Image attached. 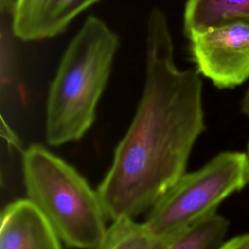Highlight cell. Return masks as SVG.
Instances as JSON below:
<instances>
[{
  "label": "cell",
  "mask_w": 249,
  "mask_h": 249,
  "mask_svg": "<svg viewBox=\"0 0 249 249\" xmlns=\"http://www.w3.org/2000/svg\"><path fill=\"white\" fill-rule=\"evenodd\" d=\"M60 238L27 198L7 204L1 213L0 249H62Z\"/></svg>",
  "instance_id": "cell-7"
},
{
  "label": "cell",
  "mask_w": 249,
  "mask_h": 249,
  "mask_svg": "<svg viewBox=\"0 0 249 249\" xmlns=\"http://www.w3.org/2000/svg\"><path fill=\"white\" fill-rule=\"evenodd\" d=\"M249 15V0H188L184 31L190 35Z\"/></svg>",
  "instance_id": "cell-8"
},
{
  "label": "cell",
  "mask_w": 249,
  "mask_h": 249,
  "mask_svg": "<svg viewBox=\"0 0 249 249\" xmlns=\"http://www.w3.org/2000/svg\"><path fill=\"white\" fill-rule=\"evenodd\" d=\"M17 0H0L1 16L12 18Z\"/></svg>",
  "instance_id": "cell-13"
},
{
  "label": "cell",
  "mask_w": 249,
  "mask_h": 249,
  "mask_svg": "<svg viewBox=\"0 0 249 249\" xmlns=\"http://www.w3.org/2000/svg\"><path fill=\"white\" fill-rule=\"evenodd\" d=\"M247 184L245 152H221L200 168L185 172L147 211L144 223L156 234L175 235L215 213Z\"/></svg>",
  "instance_id": "cell-4"
},
{
  "label": "cell",
  "mask_w": 249,
  "mask_h": 249,
  "mask_svg": "<svg viewBox=\"0 0 249 249\" xmlns=\"http://www.w3.org/2000/svg\"><path fill=\"white\" fill-rule=\"evenodd\" d=\"M197 72L218 89H233L249 78V15L189 36Z\"/></svg>",
  "instance_id": "cell-5"
},
{
  "label": "cell",
  "mask_w": 249,
  "mask_h": 249,
  "mask_svg": "<svg viewBox=\"0 0 249 249\" xmlns=\"http://www.w3.org/2000/svg\"><path fill=\"white\" fill-rule=\"evenodd\" d=\"M27 198L41 211L67 247L94 249L107 218L97 191L64 160L40 144L22 153Z\"/></svg>",
  "instance_id": "cell-3"
},
{
  "label": "cell",
  "mask_w": 249,
  "mask_h": 249,
  "mask_svg": "<svg viewBox=\"0 0 249 249\" xmlns=\"http://www.w3.org/2000/svg\"><path fill=\"white\" fill-rule=\"evenodd\" d=\"M229 226L230 222L215 212L177 233L165 249H217Z\"/></svg>",
  "instance_id": "cell-10"
},
{
  "label": "cell",
  "mask_w": 249,
  "mask_h": 249,
  "mask_svg": "<svg viewBox=\"0 0 249 249\" xmlns=\"http://www.w3.org/2000/svg\"><path fill=\"white\" fill-rule=\"evenodd\" d=\"M204 130L199 73L176 66L166 17L154 8L147 24L142 96L96 190L107 218L134 219L147 212L185 173Z\"/></svg>",
  "instance_id": "cell-1"
},
{
  "label": "cell",
  "mask_w": 249,
  "mask_h": 249,
  "mask_svg": "<svg viewBox=\"0 0 249 249\" xmlns=\"http://www.w3.org/2000/svg\"><path fill=\"white\" fill-rule=\"evenodd\" d=\"M118 48L117 34L102 19L86 18L50 85L45 127L49 145L80 140L89 129Z\"/></svg>",
  "instance_id": "cell-2"
},
{
  "label": "cell",
  "mask_w": 249,
  "mask_h": 249,
  "mask_svg": "<svg viewBox=\"0 0 249 249\" xmlns=\"http://www.w3.org/2000/svg\"><path fill=\"white\" fill-rule=\"evenodd\" d=\"M100 0H17L12 16L14 34L22 41L53 38L81 13Z\"/></svg>",
  "instance_id": "cell-6"
},
{
  "label": "cell",
  "mask_w": 249,
  "mask_h": 249,
  "mask_svg": "<svg viewBox=\"0 0 249 249\" xmlns=\"http://www.w3.org/2000/svg\"><path fill=\"white\" fill-rule=\"evenodd\" d=\"M12 18L1 16L0 27V82L1 90L10 88L17 77V53Z\"/></svg>",
  "instance_id": "cell-11"
},
{
  "label": "cell",
  "mask_w": 249,
  "mask_h": 249,
  "mask_svg": "<svg viewBox=\"0 0 249 249\" xmlns=\"http://www.w3.org/2000/svg\"><path fill=\"white\" fill-rule=\"evenodd\" d=\"M241 112L243 113V115L249 118V87L241 101Z\"/></svg>",
  "instance_id": "cell-14"
},
{
  "label": "cell",
  "mask_w": 249,
  "mask_h": 249,
  "mask_svg": "<svg viewBox=\"0 0 249 249\" xmlns=\"http://www.w3.org/2000/svg\"><path fill=\"white\" fill-rule=\"evenodd\" d=\"M217 249H249V232L223 242Z\"/></svg>",
  "instance_id": "cell-12"
},
{
  "label": "cell",
  "mask_w": 249,
  "mask_h": 249,
  "mask_svg": "<svg viewBox=\"0 0 249 249\" xmlns=\"http://www.w3.org/2000/svg\"><path fill=\"white\" fill-rule=\"evenodd\" d=\"M246 158H247V165H248V185H249V142L247 143V147H246Z\"/></svg>",
  "instance_id": "cell-15"
},
{
  "label": "cell",
  "mask_w": 249,
  "mask_h": 249,
  "mask_svg": "<svg viewBox=\"0 0 249 249\" xmlns=\"http://www.w3.org/2000/svg\"><path fill=\"white\" fill-rule=\"evenodd\" d=\"M175 235H159L144 222L120 218L112 221L94 249H165Z\"/></svg>",
  "instance_id": "cell-9"
}]
</instances>
